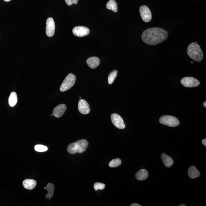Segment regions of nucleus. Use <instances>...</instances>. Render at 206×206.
<instances>
[{
	"label": "nucleus",
	"mask_w": 206,
	"mask_h": 206,
	"mask_svg": "<svg viewBox=\"0 0 206 206\" xmlns=\"http://www.w3.org/2000/svg\"><path fill=\"white\" fill-rule=\"evenodd\" d=\"M168 32L165 29L160 28H151L143 32L142 39L147 44L155 45L162 43L167 39Z\"/></svg>",
	"instance_id": "1"
},
{
	"label": "nucleus",
	"mask_w": 206,
	"mask_h": 206,
	"mask_svg": "<svg viewBox=\"0 0 206 206\" xmlns=\"http://www.w3.org/2000/svg\"><path fill=\"white\" fill-rule=\"evenodd\" d=\"M187 53L188 56L196 62H201L204 58V54L201 47L195 42H192L188 45Z\"/></svg>",
	"instance_id": "2"
},
{
	"label": "nucleus",
	"mask_w": 206,
	"mask_h": 206,
	"mask_svg": "<svg viewBox=\"0 0 206 206\" xmlns=\"http://www.w3.org/2000/svg\"><path fill=\"white\" fill-rule=\"evenodd\" d=\"M88 142L85 139L78 140L76 142H73L69 144L67 147V151L71 154H74L78 153L84 152L88 147Z\"/></svg>",
	"instance_id": "3"
},
{
	"label": "nucleus",
	"mask_w": 206,
	"mask_h": 206,
	"mask_svg": "<svg viewBox=\"0 0 206 206\" xmlns=\"http://www.w3.org/2000/svg\"><path fill=\"white\" fill-rule=\"evenodd\" d=\"M76 77L74 74H70L66 77L60 87L61 92H65L69 90L75 84Z\"/></svg>",
	"instance_id": "4"
},
{
	"label": "nucleus",
	"mask_w": 206,
	"mask_h": 206,
	"mask_svg": "<svg viewBox=\"0 0 206 206\" xmlns=\"http://www.w3.org/2000/svg\"><path fill=\"white\" fill-rule=\"evenodd\" d=\"M159 122L162 125L167 126L174 127L179 125V119L176 117L170 115H163L161 117Z\"/></svg>",
	"instance_id": "5"
},
{
	"label": "nucleus",
	"mask_w": 206,
	"mask_h": 206,
	"mask_svg": "<svg viewBox=\"0 0 206 206\" xmlns=\"http://www.w3.org/2000/svg\"><path fill=\"white\" fill-rule=\"evenodd\" d=\"M181 83L184 87H197L200 84L198 80L192 77H184L181 80Z\"/></svg>",
	"instance_id": "6"
},
{
	"label": "nucleus",
	"mask_w": 206,
	"mask_h": 206,
	"mask_svg": "<svg viewBox=\"0 0 206 206\" xmlns=\"http://www.w3.org/2000/svg\"><path fill=\"white\" fill-rule=\"evenodd\" d=\"M140 15L143 21L146 23L149 22L152 18L151 11L148 7L142 5L139 8Z\"/></svg>",
	"instance_id": "7"
},
{
	"label": "nucleus",
	"mask_w": 206,
	"mask_h": 206,
	"mask_svg": "<svg viewBox=\"0 0 206 206\" xmlns=\"http://www.w3.org/2000/svg\"><path fill=\"white\" fill-rule=\"evenodd\" d=\"M111 120L112 123L116 128L119 129H124L125 128V124L122 117L116 113H113L111 115Z\"/></svg>",
	"instance_id": "8"
},
{
	"label": "nucleus",
	"mask_w": 206,
	"mask_h": 206,
	"mask_svg": "<svg viewBox=\"0 0 206 206\" xmlns=\"http://www.w3.org/2000/svg\"><path fill=\"white\" fill-rule=\"evenodd\" d=\"M90 32L89 29L84 26H77L73 29L74 34L79 37H84L88 35Z\"/></svg>",
	"instance_id": "9"
},
{
	"label": "nucleus",
	"mask_w": 206,
	"mask_h": 206,
	"mask_svg": "<svg viewBox=\"0 0 206 206\" xmlns=\"http://www.w3.org/2000/svg\"><path fill=\"white\" fill-rule=\"evenodd\" d=\"M55 24L52 18H49L47 20L46 34L48 37H52L55 33Z\"/></svg>",
	"instance_id": "10"
},
{
	"label": "nucleus",
	"mask_w": 206,
	"mask_h": 206,
	"mask_svg": "<svg viewBox=\"0 0 206 206\" xmlns=\"http://www.w3.org/2000/svg\"><path fill=\"white\" fill-rule=\"evenodd\" d=\"M78 109L80 113L83 114H88L90 112V105L84 99H81L79 101Z\"/></svg>",
	"instance_id": "11"
},
{
	"label": "nucleus",
	"mask_w": 206,
	"mask_h": 206,
	"mask_svg": "<svg viewBox=\"0 0 206 206\" xmlns=\"http://www.w3.org/2000/svg\"><path fill=\"white\" fill-rule=\"evenodd\" d=\"M67 110L65 104H61L57 106L53 110V113L55 117L59 118L62 116Z\"/></svg>",
	"instance_id": "12"
},
{
	"label": "nucleus",
	"mask_w": 206,
	"mask_h": 206,
	"mask_svg": "<svg viewBox=\"0 0 206 206\" xmlns=\"http://www.w3.org/2000/svg\"><path fill=\"white\" fill-rule=\"evenodd\" d=\"M100 60L96 57H90L87 60V63L90 68L94 69L97 67L100 64Z\"/></svg>",
	"instance_id": "13"
},
{
	"label": "nucleus",
	"mask_w": 206,
	"mask_h": 206,
	"mask_svg": "<svg viewBox=\"0 0 206 206\" xmlns=\"http://www.w3.org/2000/svg\"><path fill=\"white\" fill-rule=\"evenodd\" d=\"M37 184L35 180L34 179H27L25 180L23 182V185L26 189L31 190L35 188Z\"/></svg>",
	"instance_id": "14"
},
{
	"label": "nucleus",
	"mask_w": 206,
	"mask_h": 206,
	"mask_svg": "<svg viewBox=\"0 0 206 206\" xmlns=\"http://www.w3.org/2000/svg\"><path fill=\"white\" fill-rule=\"evenodd\" d=\"M149 176L148 172L145 169H140L136 174V178L139 181H143L147 179Z\"/></svg>",
	"instance_id": "15"
},
{
	"label": "nucleus",
	"mask_w": 206,
	"mask_h": 206,
	"mask_svg": "<svg viewBox=\"0 0 206 206\" xmlns=\"http://www.w3.org/2000/svg\"><path fill=\"white\" fill-rule=\"evenodd\" d=\"M188 175L190 178L193 179L194 178L199 177L201 174L199 171L195 166H192L188 169Z\"/></svg>",
	"instance_id": "16"
},
{
	"label": "nucleus",
	"mask_w": 206,
	"mask_h": 206,
	"mask_svg": "<svg viewBox=\"0 0 206 206\" xmlns=\"http://www.w3.org/2000/svg\"><path fill=\"white\" fill-rule=\"evenodd\" d=\"M161 158L162 161L166 167L170 168L173 165L174 163L173 160L172 158L167 155L163 153L162 155Z\"/></svg>",
	"instance_id": "17"
},
{
	"label": "nucleus",
	"mask_w": 206,
	"mask_h": 206,
	"mask_svg": "<svg viewBox=\"0 0 206 206\" xmlns=\"http://www.w3.org/2000/svg\"><path fill=\"white\" fill-rule=\"evenodd\" d=\"M107 9L112 10L114 12L116 13L118 11V6L115 0H109L106 4Z\"/></svg>",
	"instance_id": "18"
},
{
	"label": "nucleus",
	"mask_w": 206,
	"mask_h": 206,
	"mask_svg": "<svg viewBox=\"0 0 206 206\" xmlns=\"http://www.w3.org/2000/svg\"><path fill=\"white\" fill-rule=\"evenodd\" d=\"M18 99L17 93L15 92H13L10 95L9 99H8V103L11 107H14L17 104Z\"/></svg>",
	"instance_id": "19"
},
{
	"label": "nucleus",
	"mask_w": 206,
	"mask_h": 206,
	"mask_svg": "<svg viewBox=\"0 0 206 206\" xmlns=\"http://www.w3.org/2000/svg\"><path fill=\"white\" fill-rule=\"evenodd\" d=\"M46 190H47L48 193L46 196V198L51 199V197L53 196L54 191V185L53 184L48 183L46 185Z\"/></svg>",
	"instance_id": "20"
},
{
	"label": "nucleus",
	"mask_w": 206,
	"mask_h": 206,
	"mask_svg": "<svg viewBox=\"0 0 206 206\" xmlns=\"http://www.w3.org/2000/svg\"><path fill=\"white\" fill-rule=\"evenodd\" d=\"M118 71L116 70H114L112 71L109 74L108 77V83L110 84H112L114 81L117 75Z\"/></svg>",
	"instance_id": "21"
},
{
	"label": "nucleus",
	"mask_w": 206,
	"mask_h": 206,
	"mask_svg": "<svg viewBox=\"0 0 206 206\" xmlns=\"http://www.w3.org/2000/svg\"><path fill=\"white\" fill-rule=\"evenodd\" d=\"M122 164V160L118 158L114 159L109 163V166L111 168H116L120 165Z\"/></svg>",
	"instance_id": "22"
},
{
	"label": "nucleus",
	"mask_w": 206,
	"mask_h": 206,
	"mask_svg": "<svg viewBox=\"0 0 206 206\" xmlns=\"http://www.w3.org/2000/svg\"><path fill=\"white\" fill-rule=\"evenodd\" d=\"M34 149L36 151L42 152L47 151L48 148L46 146L42 145H37L35 146Z\"/></svg>",
	"instance_id": "23"
},
{
	"label": "nucleus",
	"mask_w": 206,
	"mask_h": 206,
	"mask_svg": "<svg viewBox=\"0 0 206 206\" xmlns=\"http://www.w3.org/2000/svg\"><path fill=\"white\" fill-rule=\"evenodd\" d=\"M106 187L105 184L101 183V182H96L94 184L93 188L95 191H98L99 190H103Z\"/></svg>",
	"instance_id": "24"
},
{
	"label": "nucleus",
	"mask_w": 206,
	"mask_h": 206,
	"mask_svg": "<svg viewBox=\"0 0 206 206\" xmlns=\"http://www.w3.org/2000/svg\"><path fill=\"white\" fill-rule=\"evenodd\" d=\"M78 0H65L66 3L67 5L71 6L73 4H78Z\"/></svg>",
	"instance_id": "25"
},
{
	"label": "nucleus",
	"mask_w": 206,
	"mask_h": 206,
	"mask_svg": "<svg viewBox=\"0 0 206 206\" xmlns=\"http://www.w3.org/2000/svg\"><path fill=\"white\" fill-rule=\"evenodd\" d=\"M131 206H141V205H140V204H137V203H134V204H131Z\"/></svg>",
	"instance_id": "26"
},
{
	"label": "nucleus",
	"mask_w": 206,
	"mask_h": 206,
	"mask_svg": "<svg viewBox=\"0 0 206 206\" xmlns=\"http://www.w3.org/2000/svg\"><path fill=\"white\" fill-rule=\"evenodd\" d=\"M202 143L203 145H204V146H206V139H204L202 140Z\"/></svg>",
	"instance_id": "27"
},
{
	"label": "nucleus",
	"mask_w": 206,
	"mask_h": 206,
	"mask_svg": "<svg viewBox=\"0 0 206 206\" xmlns=\"http://www.w3.org/2000/svg\"><path fill=\"white\" fill-rule=\"evenodd\" d=\"M203 106H204V107H206V102L205 101L204 102V103H203Z\"/></svg>",
	"instance_id": "28"
},
{
	"label": "nucleus",
	"mask_w": 206,
	"mask_h": 206,
	"mask_svg": "<svg viewBox=\"0 0 206 206\" xmlns=\"http://www.w3.org/2000/svg\"><path fill=\"white\" fill-rule=\"evenodd\" d=\"M179 206H186V205H185V204H179V205H178Z\"/></svg>",
	"instance_id": "29"
},
{
	"label": "nucleus",
	"mask_w": 206,
	"mask_h": 206,
	"mask_svg": "<svg viewBox=\"0 0 206 206\" xmlns=\"http://www.w3.org/2000/svg\"><path fill=\"white\" fill-rule=\"evenodd\" d=\"M4 1H6V2H9L11 0H4Z\"/></svg>",
	"instance_id": "30"
},
{
	"label": "nucleus",
	"mask_w": 206,
	"mask_h": 206,
	"mask_svg": "<svg viewBox=\"0 0 206 206\" xmlns=\"http://www.w3.org/2000/svg\"><path fill=\"white\" fill-rule=\"evenodd\" d=\"M51 115V116H54L53 113H52V114Z\"/></svg>",
	"instance_id": "31"
},
{
	"label": "nucleus",
	"mask_w": 206,
	"mask_h": 206,
	"mask_svg": "<svg viewBox=\"0 0 206 206\" xmlns=\"http://www.w3.org/2000/svg\"><path fill=\"white\" fill-rule=\"evenodd\" d=\"M44 189H46V187H45V188H44Z\"/></svg>",
	"instance_id": "32"
},
{
	"label": "nucleus",
	"mask_w": 206,
	"mask_h": 206,
	"mask_svg": "<svg viewBox=\"0 0 206 206\" xmlns=\"http://www.w3.org/2000/svg\"><path fill=\"white\" fill-rule=\"evenodd\" d=\"M191 63H192V64L193 63V62H191Z\"/></svg>",
	"instance_id": "33"
},
{
	"label": "nucleus",
	"mask_w": 206,
	"mask_h": 206,
	"mask_svg": "<svg viewBox=\"0 0 206 206\" xmlns=\"http://www.w3.org/2000/svg\"><path fill=\"white\" fill-rule=\"evenodd\" d=\"M80 99H81V97H80Z\"/></svg>",
	"instance_id": "34"
}]
</instances>
